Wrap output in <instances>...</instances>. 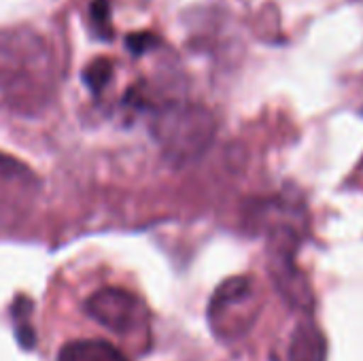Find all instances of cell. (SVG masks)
<instances>
[{
  "label": "cell",
  "mask_w": 363,
  "mask_h": 361,
  "mask_svg": "<svg viewBox=\"0 0 363 361\" xmlns=\"http://www.w3.org/2000/svg\"><path fill=\"white\" fill-rule=\"evenodd\" d=\"M57 361H130L117 347L106 340H72L57 353Z\"/></svg>",
  "instance_id": "obj_4"
},
{
  "label": "cell",
  "mask_w": 363,
  "mask_h": 361,
  "mask_svg": "<svg viewBox=\"0 0 363 361\" xmlns=\"http://www.w3.org/2000/svg\"><path fill=\"white\" fill-rule=\"evenodd\" d=\"M85 313L104 330L113 334H132L145 319L147 309L138 296L121 287H102L85 302Z\"/></svg>",
  "instance_id": "obj_2"
},
{
  "label": "cell",
  "mask_w": 363,
  "mask_h": 361,
  "mask_svg": "<svg viewBox=\"0 0 363 361\" xmlns=\"http://www.w3.org/2000/svg\"><path fill=\"white\" fill-rule=\"evenodd\" d=\"M108 79H111V64L106 60H98V62L89 64V68L85 70V81L94 94L104 89Z\"/></svg>",
  "instance_id": "obj_6"
},
{
  "label": "cell",
  "mask_w": 363,
  "mask_h": 361,
  "mask_svg": "<svg viewBox=\"0 0 363 361\" xmlns=\"http://www.w3.org/2000/svg\"><path fill=\"white\" fill-rule=\"evenodd\" d=\"M215 130L217 123L211 111L200 104L183 102L162 106L151 126L164 155L177 166L198 160L211 147Z\"/></svg>",
  "instance_id": "obj_1"
},
{
  "label": "cell",
  "mask_w": 363,
  "mask_h": 361,
  "mask_svg": "<svg viewBox=\"0 0 363 361\" xmlns=\"http://www.w3.org/2000/svg\"><path fill=\"white\" fill-rule=\"evenodd\" d=\"M32 311V304L28 302V300H17L15 302V306H13V315L15 317H19L23 323L21 326H17V340H19V345L23 347V349H32L34 347V343H36V336H34V330L26 323V319H28V313Z\"/></svg>",
  "instance_id": "obj_5"
},
{
  "label": "cell",
  "mask_w": 363,
  "mask_h": 361,
  "mask_svg": "<svg viewBox=\"0 0 363 361\" xmlns=\"http://www.w3.org/2000/svg\"><path fill=\"white\" fill-rule=\"evenodd\" d=\"M128 45L134 53H143V49L147 45H153V38H151V34H132L128 38Z\"/></svg>",
  "instance_id": "obj_8"
},
{
  "label": "cell",
  "mask_w": 363,
  "mask_h": 361,
  "mask_svg": "<svg viewBox=\"0 0 363 361\" xmlns=\"http://www.w3.org/2000/svg\"><path fill=\"white\" fill-rule=\"evenodd\" d=\"M91 21L98 28V34H102L104 38H108V32H111V9H108V0H96L91 4Z\"/></svg>",
  "instance_id": "obj_7"
},
{
  "label": "cell",
  "mask_w": 363,
  "mask_h": 361,
  "mask_svg": "<svg viewBox=\"0 0 363 361\" xmlns=\"http://www.w3.org/2000/svg\"><path fill=\"white\" fill-rule=\"evenodd\" d=\"M328 360V343L321 330L313 323H302L296 328L291 345H289V361H325Z\"/></svg>",
  "instance_id": "obj_3"
}]
</instances>
